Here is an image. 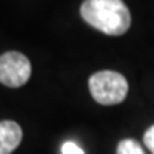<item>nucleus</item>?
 Returning <instances> with one entry per match:
<instances>
[{
    "label": "nucleus",
    "instance_id": "f257e3e1",
    "mask_svg": "<svg viewBox=\"0 0 154 154\" xmlns=\"http://www.w3.org/2000/svg\"><path fill=\"white\" fill-rule=\"evenodd\" d=\"M80 14L91 27L109 36H121L131 24L130 11L123 0H84Z\"/></svg>",
    "mask_w": 154,
    "mask_h": 154
},
{
    "label": "nucleus",
    "instance_id": "f03ea898",
    "mask_svg": "<svg viewBox=\"0 0 154 154\" xmlns=\"http://www.w3.org/2000/svg\"><path fill=\"white\" fill-rule=\"evenodd\" d=\"M88 88L97 103L103 106H114L126 99L128 93V83L120 73L103 70L90 76Z\"/></svg>",
    "mask_w": 154,
    "mask_h": 154
},
{
    "label": "nucleus",
    "instance_id": "7ed1b4c3",
    "mask_svg": "<svg viewBox=\"0 0 154 154\" xmlns=\"http://www.w3.org/2000/svg\"><path fill=\"white\" fill-rule=\"evenodd\" d=\"M32 74V64L19 51H7L0 56V83L7 87H22Z\"/></svg>",
    "mask_w": 154,
    "mask_h": 154
},
{
    "label": "nucleus",
    "instance_id": "20e7f679",
    "mask_svg": "<svg viewBox=\"0 0 154 154\" xmlns=\"http://www.w3.org/2000/svg\"><path fill=\"white\" fill-rule=\"evenodd\" d=\"M23 138L22 127L16 121H0V154H11Z\"/></svg>",
    "mask_w": 154,
    "mask_h": 154
},
{
    "label": "nucleus",
    "instance_id": "39448f33",
    "mask_svg": "<svg viewBox=\"0 0 154 154\" xmlns=\"http://www.w3.org/2000/svg\"><path fill=\"white\" fill-rule=\"evenodd\" d=\"M116 154H146L143 147L133 138H124L117 146Z\"/></svg>",
    "mask_w": 154,
    "mask_h": 154
},
{
    "label": "nucleus",
    "instance_id": "423d86ee",
    "mask_svg": "<svg viewBox=\"0 0 154 154\" xmlns=\"http://www.w3.org/2000/svg\"><path fill=\"white\" fill-rule=\"evenodd\" d=\"M61 153L63 154H84L79 146L73 141H66V143L61 146Z\"/></svg>",
    "mask_w": 154,
    "mask_h": 154
},
{
    "label": "nucleus",
    "instance_id": "0eeeda50",
    "mask_svg": "<svg viewBox=\"0 0 154 154\" xmlns=\"http://www.w3.org/2000/svg\"><path fill=\"white\" fill-rule=\"evenodd\" d=\"M144 144L154 154V124L151 127H149L147 131L144 133Z\"/></svg>",
    "mask_w": 154,
    "mask_h": 154
}]
</instances>
